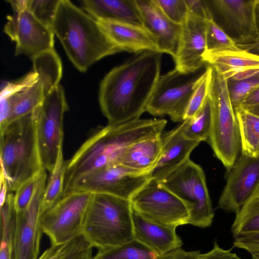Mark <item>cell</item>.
Here are the masks:
<instances>
[{"instance_id":"obj_1","label":"cell","mask_w":259,"mask_h":259,"mask_svg":"<svg viewBox=\"0 0 259 259\" xmlns=\"http://www.w3.org/2000/svg\"><path fill=\"white\" fill-rule=\"evenodd\" d=\"M162 54L138 53L112 68L101 81L99 102L108 125L140 118L160 76Z\"/></svg>"},{"instance_id":"obj_2","label":"cell","mask_w":259,"mask_h":259,"mask_svg":"<svg viewBox=\"0 0 259 259\" xmlns=\"http://www.w3.org/2000/svg\"><path fill=\"white\" fill-rule=\"evenodd\" d=\"M166 123L163 119L140 118L98 128L67 160L64 191L91 172L120 164L130 146L140 140L162 135Z\"/></svg>"},{"instance_id":"obj_3","label":"cell","mask_w":259,"mask_h":259,"mask_svg":"<svg viewBox=\"0 0 259 259\" xmlns=\"http://www.w3.org/2000/svg\"><path fill=\"white\" fill-rule=\"evenodd\" d=\"M52 29L80 72L105 57L121 52L96 19L68 0H60Z\"/></svg>"},{"instance_id":"obj_4","label":"cell","mask_w":259,"mask_h":259,"mask_svg":"<svg viewBox=\"0 0 259 259\" xmlns=\"http://www.w3.org/2000/svg\"><path fill=\"white\" fill-rule=\"evenodd\" d=\"M1 172L9 192H15L44 169L40 158L34 111L1 131Z\"/></svg>"},{"instance_id":"obj_5","label":"cell","mask_w":259,"mask_h":259,"mask_svg":"<svg viewBox=\"0 0 259 259\" xmlns=\"http://www.w3.org/2000/svg\"><path fill=\"white\" fill-rule=\"evenodd\" d=\"M82 235L99 250L134 240L130 200L109 194H93L84 219Z\"/></svg>"},{"instance_id":"obj_6","label":"cell","mask_w":259,"mask_h":259,"mask_svg":"<svg viewBox=\"0 0 259 259\" xmlns=\"http://www.w3.org/2000/svg\"><path fill=\"white\" fill-rule=\"evenodd\" d=\"M211 66L208 100L211 121L207 142L217 158L229 170L241 151L238 123L230 99L228 79L219 69Z\"/></svg>"},{"instance_id":"obj_7","label":"cell","mask_w":259,"mask_h":259,"mask_svg":"<svg viewBox=\"0 0 259 259\" xmlns=\"http://www.w3.org/2000/svg\"><path fill=\"white\" fill-rule=\"evenodd\" d=\"M188 207V224L205 228L214 216L206 177L201 167L190 159L165 179L159 181Z\"/></svg>"},{"instance_id":"obj_8","label":"cell","mask_w":259,"mask_h":259,"mask_svg":"<svg viewBox=\"0 0 259 259\" xmlns=\"http://www.w3.org/2000/svg\"><path fill=\"white\" fill-rule=\"evenodd\" d=\"M93 193L73 192L40 214L39 224L51 245L64 244L82 235L85 215Z\"/></svg>"},{"instance_id":"obj_9","label":"cell","mask_w":259,"mask_h":259,"mask_svg":"<svg viewBox=\"0 0 259 259\" xmlns=\"http://www.w3.org/2000/svg\"><path fill=\"white\" fill-rule=\"evenodd\" d=\"M68 106L64 90L59 84L34 110L38 144L43 168L51 172L63 144V118Z\"/></svg>"},{"instance_id":"obj_10","label":"cell","mask_w":259,"mask_h":259,"mask_svg":"<svg viewBox=\"0 0 259 259\" xmlns=\"http://www.w3.org/2000/svg\"><path fill=\"white\" fill-rule=\"evenodd\" d=\"M202 68L192 73L175 68L160 75L146 112L156 116L168 115L174 122L183 121L196 82L206 68Z\"/></svg>"},{"instance_id":"obj_11","label":"cell","mask_w":259,"mask_h":259,"mask_svg":"<svg viewBox=\"0 0 259 259\" xmlns=\"http://www.w3.org/2000/svg\"><path fill=\"white\" fill-rule=\"evenodd\" d=\"M130 201L134 210L159 224L176 228L188 224L187 205L157 180L150 179Z\"/></svg>"},{"instance_id":"obj_12","label":"cell","mask_w":259,"mask_h":259,"mask_svg":"<svg viewBox=\"0 0 259 259\" xmlns=\"http://www.w3.org/2000/svg\"><path fill=\"white\" fill-rule=\"evenodd\" d=\"M150 174L139 172L121 164L104 167L78 179L64 191L105 194L130 200L150 180Z\"/></svg>"},{"instance_id":"obj_13","label":"cell","mask_w":259,"mask_h":259,"mask_svg":"<svg viewBox=\"0 0 259 259\" xmlns=\"http://www.w3.org/2000/svg\"><path fill=\"white\" fill-rule=\"evenodd\" d=\"M188 12L181 25L176 55L175 68L183 73H192L202 68L203 55L207 49L206 27L203 9L205 1L185 0Z\"/></svg>"},{"instance_id":"obj_14","label":"cell","mask_w":259,"mask_h":259,"mask_svg":"<svg viewBox=\"0 0 259 259\" xmlns=\"http://www.w3.org/2000/svg\"><path fill=\"white\" fill-rule=\"evenodd\" d=\"M5 33L15 42V56L24 55L31 59L54 49V33L30 11L13 12L7 16Z\"/></svg>"},{"instance_id":"obj_15","label":"cell","mask_w":259,"mask_h":259,"mask_svg":"<svg viewBox=\"0 0 259 259\" xmlns=\"http://www.w3.org/2000/svg\"><path fill=\"white\" fill-rule=\"evenodd\" d=\"M47 179V170L44 169L29 206L24 211L16 212L13 259H37L39 256L43 233L39 218Z\"/></svg>"},{"instance_id":"obj_16","label":"cell","mask_w":259,"mask_h":259,"mask_svg":"<svg viewBox=\"0 0 259 259\" xmlns=\"http://www.w3.org/2000/svg\"><path fill=\"white\" fill-rule=\"evenodd\" d=\"M228 170L217 208L236 214L259 188V157L241 153Z\"/></svg>"},{"instance_id":"obj_17","label":"cell","mask_w":259,"mask_h":259,"mask_svg":"<svg viewBox=\"0 0 259 259\" xmlns=\"http://www.w3.org/2000/svg\"><path fill=\"white\" fill-rule=\"evenodd\" d=\"M142 26L155 40L157 51L175 57L181 25L174 23L162 12L154 0H135Z\"/></svg>"},{"instance_id":"obj_18","label":"cell","mask_w":259,"mask_h":259,"mask_svg":"<svg viewBox=\"0 0 259 259\" xmlns=\"http://www.w3.org/2000/svg\"><path fill=\"white\" fill-rule=\"evenodd\" d=\"M225 23L236 34L237 44L251 42L257 35L256 0L208 1Z\"/></svg>"},{"instance_id":"obj_19","label":"cell","mask_w":259,"mask_h":259,"mask_svg":"<svg viewBox=\"0 0 259 259\" xmlns=\"http://www.w3.org/2000/svg\"><path fill=\"white\" fill-rule=\"evenodd\" d=\"M161 151L155 167L150 173V179L160 181L190 159L199 142L183 134L181 124L162 134Z\"/></svg>"},{"instance_id":"obj_20","label":"cell","mask_w":259,"mask_h":259,"mask_svg":"<svg viewBox=\"0 0 259 259\" xmlns=\"http://www.w3.org/2000/svg\"><path fill=\"white\" fill-rule=\"evenodd\" d=\"M135 239L160 256L181 248L183 242L176 228L157 223L133 209Z\"/></svg>"},{"instance_id":"obj_21","label":"cell","mask_w":259,"mask_h":259,"mask_svg":"<svg viewBox=\"0 0 259 259\" xmlns=\"http://www.w3.org/2000/svg\"><path fill=\"white\" fill-rule=\"evenodd\" d=\"M97 21L109 40L121 52H158L154 39L143 26L115 20Z\"/></svg>"},{"instance_id":"obj_22","label":"cell","mask_w":259,"mask_h":259,"mask_svg":"<svg viewBox=\"0 0 259 259\" xmlns=\"http://www.w3.org/2000/svg\"><path fill=\"white\" fill-rule=\"evenodd\" d=\"M203 58L205 64L219 69L228 79L237 73L259 69V55L238 47L206 50Z\"/></svg>"},{"instance_id":"obj_23","label":"cell","mask_w":259,"mask_h":259,"mask_svg":"<svg viewBox=\"0 0 259 259\" xmlns=\"http://www.w3.org/2000/svg\"><path fill=\"white\" fill-rule=\"evenodd\" d=\"M81 5L97 20H115L142 26L135 0H83Z\"/></svg>"},{"instance_id":"obj_24","label":"cell","mask_w":259,"mask_h":259,"mask_svg":"<svg viewBox=\"0 0 259 259\" xmlns=\"http://www.w3.org/2000/svg\"><path fill=\"white\" fill-rule=\"evenodd\" d=\"M161 135L145 139L132 145L123 155L120 164L132 169L150 174L161 153Z\"/></svg>"},{"instance_id":"obj_25","label":"cell","mask_w":259,"mask_h":259,"mask_svg":"<svg viewBox=\"0 0 259 259\" xmlns=\"http://www.w3.org/2000/svg\"><path fill=\"white\" fill-rule=\"evenodd\" d=\"M234 109L240 132L241 153L256 157L259 147V116L240 106Z\"/></svg>"},{"instance_id":"obj_26","label":"cell","mask_w":259,"mask_h":259,"mask_svg":"<svg viewBox=\"0 0 259 259\" xmlns=\"http://www.w3.org/2000/svg\"><path fill=\"white\" fill-rule=\"evenodd\" d=\"M33 71L44 84L48 95L59 85L62 74L61 59L54 49L42 53L31 59Z\"/></svg>"},{"instance_id":"obj_27","label":"cell","mask_w":259,"mask_h":259,"mask_svg":"<svg viewBox=\"0 0 259 259\" xmlns=\"http://www.w3.org/2000/svg\"><path fill=\"white\" fill-rule=\"evenodd\" d=\"M67 162V160H64L62 144L59 148L55 165L50 172V175L47 182L41 203L40 214L53 206L63 197Z\"/></svg>"},{"instance_id":"obj_28","label":"cell","mask_w":259,"mask_h":259,"mask_svg":"<svg viewBox=\"0 0 259 259\" xmlns=\"http://www.w3.org/2000/svg\"><path fill=\"white\" fill-rule=\"evenodd\" d=\"M231 231L234 237L259 231V188L236 213Z\"/></svg>"},{"instance_id":"obj_29","label":"cell","mask_w":259,"mask_h":259,"mask_svg":"<svg viewBox=\"0 0 259 259\" xmlns=\"http://www.w3.org/2000/svg\"><path fill=\"white\" fill-rule=\"evenodd\" d=\"M93 259H162L136 239L111 248L99 250Z\"/></svg>"},{"instance_id":"obj_30","label":"cell","mask_w":259,"mask_h":259,"mask_svg":"<svg viewBox=\"0 0 259 259\" xmlns=\"http://www.w3.org/2000/svg\"><path fill=\"white\" fill-rule=\"evenodd\" d=\"M211 121V111L207 99L195 116L182 122L181 124L182 132L189 139L199 143L207 141L210 133Z\"/></svg>"},{"instance_id":"obj_31","label":"cell","mask_w":259,"mask_h":259,"mask_svg":"<svg viewBox=\"0 0 259 259\" xmlns=\"http://www.w3.org/2000/svg\"><path fill=\"white\" fill-rule=\"evenodd\" d=\"M203 14L206 27V50L238 48L234 39L215 21L207 1H205Z\"/></svg>"},{"instance_id":"obj_32","label":"cell","mask_w":259,"mask_h":259,"mask_svg":"<svg viewBox=\"0 0 259 259\" xmlns=\"http://www.w3.org/2000/svg\"><path fill=\"white\" fill-rule=\"evenodd\" d=\"M211 71V66L208 65L198 79L183 117V121L195 116L207 101Z\"/></svg>"},{"instance_id":"obj_33","label":"cell","mask_w":259,"mask_h":259,"mask_svg":"<svg viewBox=\"0 0 259 259\" xmlns=\"http://www.w3.org/2000/svg\"><path fill=\"white\" fill-rule=\"evenodd\" d=\"M228 87L231 101L235 108L259 88V75L238 81L228 80Z\"/></svg>"},{"instance_id":"obj_34","label":"cell","mask_w":259,"mask_h":259,"mask_svg":"<svg viewBox=\"0 0 259 259\" xmlns=\"http://www.w3.org/2000/svg\"><path fill=\"white\" fill-rule=\"evenodd\" d=\"M60 0H27L26 10L52 28Z\"/></svg>"},{"instance_id":"obj_35","label":"cell","mask_w":259,"mask_h":259,"mask_svg":"<svg viewBox=\"0 0 259 259\" xmlns=\"http://www.w3.org/2000/svg\"><path fill=\"white\" fill-rule=\"evenodd\" d=\"M41 173L22 184L15 191L14 205L16 212L24 211L29 206L34 196Z\"/></svg>"},{"instance_id":"obj_36","label":"cell","mask_w":259,"mask_h":259,"mask_svg":"<svg viewBox=\"0 0 259 259\" xmlns=\"http://www.w3.org/2000/svg\"><path fill=\"white\" fill-rule=\"evenodd\" d=\"M171 21L181 24L187 17L188 9L185 0H154Z\"/></svg>"},{"instance_id":"obj_37","label":"cell","mask_w":259,"mask_h":259,"mask_svg":"<svg viewBox=\"0 0 259 259\" xmlns=\"http://www.w3.org/2000/svg\"><path fill=\"white\" fill-rule=\"evenodd\" d=\"M93 248L81 235L76 238L73 246L60 259H93Z\"/></svg>"},{"instance_id":"obj_38","label":"cell","mask_w":259,"mask_h":259,"mask_svg":"<svg viewBox=\"0 0 259 259\" xmlns=\"http://www.w3.org/2000/svg\"><path fill=\"white\" fill-rule=\"evenodd\" d=\"M234 247L244 249L250 254L259 253V231L248 233L234 237Z\"/></svg>"},{"instance_id":"obj_39","label":"cell","mask_w":259,"mask_h":259,"mask_svg":"<svg viewBox=\"0 0 259 259\" xmlns=\"http://www.w3.org/2000/svg\"><path fill=\"white\" fill-rule=\"evenodd\" d=\"M1 229L0 259H13L14 227L12 225L6 224Z\"/></svg>"},{"instance_id":"obj_40","label":"cell","mask_w":259,"mask_h":259,"mask_svg":"<svg viewBox=\"0 0 259 259\" xmlns=\"http://www.w3.org/2000/svg\"><path fill=\"white\" fill-rule=\"evenodd\" d=\"M195 259H241L236 253L230 249L221 247L217 241H214L213 248L208 252L200 253Z\"/></svg>"},{"instance_id":"obj_41","label":"cell","mask_w":259,"mask_h":259,"mask_svg":"<svg viewBox=\"0 0 259 259\" xmlns=\"http://www.w3.org/2000/svg\"><path fill=\"white\" fill-rule=\"evenodd\" d=\"M75 240V238L61 245H51L37 259H60L71 248Z\"/></svg>"},{"instance_id":"obj_42","label":"cell","mask_w":259,"mask_h":259,"mask_svg":"<svg viewBox=\"0 0 259 259\" xmlns=\"http://www.w3.org/2000/svg\"><path fill=\"white\" fill-rule=\"evenodd\" d=\"M200 253L198 250L186 251L180 248L162 256V259H195Z\"/></svg>"},{"instance_id":"obj_43","label":"cell","mask_w":259,"mask_h":259,"mask_svg":"<svg viewBox=\"0 0 259 259\" xmlns=\"http://www.w3.org/2000/svg\"><path fill=\"white\" fill-rule=\"evenodd\" d=\"M257 105H259V88L244 100L240 107L246 109Z\"/></svg>"},{"instance_id":"obj_44","label":"cell","mask_w":259,"mask_h":259,"mask_svg":"<svg viewBox=\"0 0 259 259\" xmlns=\"http://www.w3.org/2000/svg\"><path fill=\"white\" fill-rule=\"evenodd\" d=\"M238 48L259 55V42L256 44H237Z\"/></svg>"},{"instance_id":"obj_45","label":"cell","mask_w":259,"mask_h":259,"mask_svg":"<svg viewBox=\"0 0 259 259\" xmlns=\"http://www.w3.org/2000/svg\"><path fill=\"white\" fill-rule=\"evenodd\" d=\"M245 109V108H244ZM247 110L251 112V113L259 116V105H257L253 107H251L248 108H246Z\"/></svg>"},{"instance_id":"obj_46","label":"cell","mask_w":259,"mask_h":259,"mask_svg":"<svg viewBox=\"0 0 259 259\" xmlns=\"http://www.w3.org/2000/svg\"><path fill=\"white\" fill-rule=\"evenodd\" d=\"M258 42H259V32H258L257 35L255 37V38L254 39H253L251 42L247 43V44H249V43L256 44V43H258Z\"/></svg>"},{"instance_id":"obj_47","label":"cell","mask_w":259,"mask_h":259,"mask_svg":"<svg viewBox=\"0 0 259 259\" xmlns=\"http://www.w3.org/2000/svg\"><path fill=\"white\" fill-rule=\"evenodd\" d=\"M251 259H259V253H251Z\"/></svg>"},{"instance_id":"obj_48","label":"cell","mask_w":259,"mask_h":259,"mask_svg":"<svg viewBox=\"0 0 259 259\" xmlns=\"http://www.w3.org/2000/svg\"><path fill=\"white\" fill-rule=\"evenodd\" d=\"M257 10H259V0H256Z\"/></svg>"},{"instance_id":"obj_49","label":"cell","mask_w":259,"mask_h":259,"mask_svg":"<svg viewBox=\"0 0 259 259\" xmlns=\"http://www.w3.org/2000/svg\"><path fill=\"white\" fill-rule=\"evenodd\" d=\"M257 156L259 157V147H258V150H257V152L256 157Z\"/></svg>"}]
</instances>
